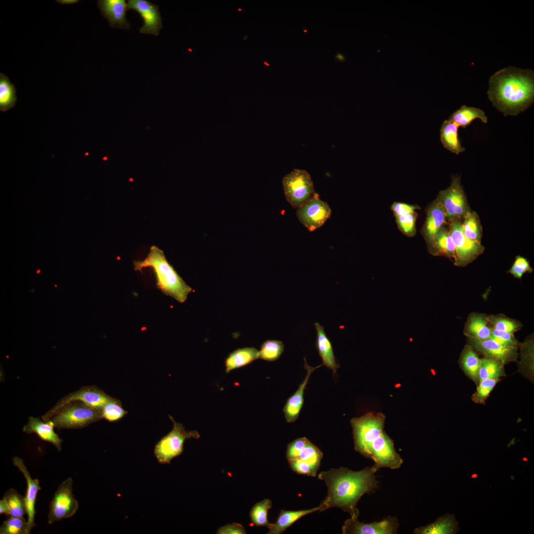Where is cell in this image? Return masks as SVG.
<instances>
[{"label":"cell","mask_w":534,"mask_h":534,"mask_svg":"<svg viewBox=\"0 0 534 534\" xmlns=\"http://www.w3.org/2000/svg\"><path fill=\"white\" fill-rule=\"evenodd\" d=\"M372 466L358 471L341 467L322 471L317 476L327 487L328 494L321 503L322 511L336 507L348 512L352 518H357L359 511L356 507L358 500L365 493L373 492L378 487Z\"/></svg>","instance_id":"obj_1"},{"label":"cell","mask_w":534,"mask_h":534,"mask_svg":"<svg viewBox=\"0 0 534 534\" xmlns=\"http://www.w3.org/2000/svg\"><path fill=\"white\" fill-rule=\"evenodd\" d=\"M489 85L490 100L505 116H516L534 102V76L530 69L503 68L491 76Z\"/></svg>","instance_id":"obj_2"},{"label":"cell","mask_w":534,"mask_h":534,"mask_svg":"<svg viewBox=\"0 0 534 534\" xmlns=\"http://www.w3.org/2000/svg\"><path fill=\"white\" fill-rule=\"evenodd\" d=\"M134 269L141 272L143 268L152 267L158 288L179 303H184L193 291L168 262L163 251L156 246L150 247L149 254L143 260L134 261Z\"/></svg>","instance_id":"obj_3"},{"label":"cell","mask_w":534,"mask_h":534,"mask_svg":"<svg viewBox=\"0 0 534 534\" xmlns=\"http://www.w3.org/2000/svg\"><path fill=\"white\" fill-rule=\"evenodd\" d=\"M385 420L383 413L374 412L351 419L356 451L368 458L371 444L384 431Z\"/></svg>","instance_id":"obj_4"},{"label":"cell","mask_w":534,"mask_h":534,"mask_svg":"<svg viewBox=\"0 0 534 534\" xmlns=\"http://www.w3.org/2000/svg\"><path fill=\"white\" fill-rule=\"evenodd\" d=\"M169 417L173 422V429L155 445L154 449V456L160 464H169L181 454L186 440L198 439L200 436L196 431H186L182 424L176 422L171 415Z\"/></svg>","instance_id":"obj_5"},{"label":"cell","mask_w":534,"mask_h":534,"mask_svg":"<svg viewBox=\"0 0 534 534\" xmlns=\"http://www.w3.org/2000/svg\"><path fill=\"white\" fill-rule=\"evenodd\" d=\"M102 419L99 410L81 401H73L62 407L51 418L58 429H80Z\"/></svg>","instance_id":"obj_6"},{"label":"cell","mask_w":534,"mask_h":534,"mask_svg":"<svg viewBox=\"0 0 534 534\" xmlns=\"http://www.w3.org/2000/svg\"><path fill=\"white\" fill-rule=\"evenodd\" d=\"M282 184L287 201L297 209L316 193L310 174L303 170L294 169L284 176Z\"/></svg>","instance_id":"obj_7"},{"label":"cell","mask_w":534,"mask_h":534,"mask_svg":"<svg viewBox=\"0 0 534 534\" xmlns=\"http://www.w3.org/2000/svg\"><path fill=\"white\" fill-rule=\"evenodd\" d=\"M436 201L444 209L446 219L449 222L460 220L470 211L460 177L452 178L450 186L441 191Z\"/></svg>","instance_id":"obj_8"},{"label":"cell","mask_w":534,"mask_h":534,"mask_svg":"<svg viewBox=\"0 0 534 534\" xmlns=\"http://www.w3.org/2000/svg\"><path fill=\"white\" fill-rule=\"evenodd\" d=\"M73 483L72 478H68L60 485L55 491L49 504L48 524L70 518L76 513L79 504L72 492Z\"/></svg>","instance_id":"obj_9"},{"label":"cell","mask_w":534,"mask_h":534,"mask_svg":"<svg viewBox=\"0 0 534 534\" xmlns=\"http://www.w3.org/2000/svg\"><path fill=\"white\" fill-rule=\"evenodd\" d=\"M448 231L455 246L454 265L465 267L484 252L485 248L481 243L472 241L465 236L460 220L450 222Z\"/></svg>","instance_id":"obj_10"},{"label":"cell","mask_w":534,"mask_h":534,"mask_svg":"<svg viewBox=\"0 0 534 534\" xmlns=\"http://www.w3.org/2000/svg\"><path fill=\"white\" fill-rule=\"evenodd\" d=\"M110 398L95 386H86L62 398L49 411L42 416L43 420H50L62 407L73 401H81L99 411Z\"/></svg>","instance_id":"obj_11"},{"label":"cell","mask_w":534,"mask_h":534,"mask_svg":"<svg viewBox=\"0 0 534 534\" xmlns=\"http://www.w3.org/2000/svg\"><path fill=\"white\" fill-rule=\"evenodd\" d=\"M368 458L374 461L373 466L377 471L383 467L398 469L403 463L395 450L393 441L385 431L371 444Z\"/></svg>","instance_id":"obj_12"},{"label":"cell","mask_w":534,"mask_h":534,"mask_svg":"<svg viewBox=\"0 0 534 534\" xmlns=\"http://www.w3.org/2000/svg\"><path fill=\"white\" fill-rule=\"evenodd\" d=\"M331 214L328 204L321 200L316 193L297 211L298 220L310 231L321 227L329 218Z\"/></svg>","instance_id":"obj_13"},{"label":"cell","mask_w":534,"mask_h":534,"mask_svg":"<svg viewBox=\"0 0 534 534\" xmlns=\"http://www.w3.org/2000/svg\"><path fill=\"white\" fill-rule=\"evenodd\" d=\"M399 523L396 517L388 516L379 522H360L357 518L346 520L342 526L343 534H394L397 533Z\"/></svg>","instance_id":"obj_14"},{"label":"cell","mask_w":534,"mask_h":534,"mask_svg":"<svg viewBox=\"0 0 534 534\" xmlns=\"http://www.w3.org/2000/svg\"><path fill=\"white\" fill-rule=\"evenodd\" d=\"M127 6L129 10L133 9L138 13L143 20L140 33L155 36L159 35L162 28V21L158 5L147 0H129Z\"/></svg>","instance_id":"obj_15"},{"label":"cell","mask_w":534,"mask_h":534,"mask_svg":"<svg viewBox=\"0 0 534 534\" xmlns=\"http://www.w3.org/2000/svg\"><path fill=\"white\" fill-rule=\"evenodd\" d=\"M467 338L468 344L486 357L496 359L504 365L517 359L518 347H504L490 339Z\"/></svg>","instance_id":"obj_16"},{"label":"cell","mask_w":534,"mask_h":534,"mask_svg":"<svg viewBox=\"0 0 534 534\" xmlns=\"http://www.w3.org/2000/svg\"><path fill=\"white\" fill-rule=\"evenodd\" d=\"M14 465L23 474L27 483V492L25 498L28 519L27 521L28 534L36 526L35 523V503L38 491L41 490L38 479L32 478L23 460L18 457L12 459Z\"/></svg>","instance_id":"obj_17"},{"label":"cell","mask_w":534,"mask_h":534,"mask_svg":"<svg viewBox=\"0 0 534 534\" xmlns=\"http://www.w3.org/2000/svg\"><path fill=\"white\" fill-rule=\"evenodd\" d=\"M97 6L110 26L126 30L130 28L131 24L126 17L129 10L126 0H99Z\"/></svg>","instance_id":"obj_18"},{"label":"cell","mask_w":534,"mask_h":534,"mask_svg":"<svg viewBox=\"0 0 534 534\" xmlns=\"http://www.w3.org/2000/svg\"><path fill=\"white\" fill-rule=\"evenodd\" d=\"M304 368L307 370L305 379L299 385L295 393L288 399L283 408L286 420L288 423L294 422L299 415L304 403V394L311 374L314 370L322 366V364L316 367H312L308 365L306 358H304Z\"/></svg>","instance_id":"obj_19"},{"label":"cell","mask_w":534,"mask_h":534,"mask_svg":"<svg viewBox=\"0 0 534 534\" xmlns=\"http://www.w3.org/2000/svg\"><path fill=\"white\" fill-rule=\"evenodd\" d=\"M445 223L446 218L444 209L435 200L427 209L426 219L422 229V233L429 251L433 246L436 234Z\"/></svg>","instance_id":"obj_20"},{"label":"cell","mask_w":534,"mask_h":534,"mask_svg":"<svg viewBox=\"0 0 534 534\" xmlns=\"http://www.w3.org/2000/svg\"><path fill=\"white\" fill-rule=\"evenodd\" d=\"M54 425L51 420L42 421L39 418L29 417L28 423L23 429L27 433H35L42 440L52 444L58 450H61L62 440L54 431Z\"/></svg>","instance_id":"obj_21"},{"label":"cell","mask_w":534,"mask_h":534,"mask_svg":"<svg viewBox=\"0 0 534 534\" xmlns=\"http://www.w3.org/2000/svg\"><path fill=\"white\" fill-rule=\"evenodd\" d=\"M314 325L317 334L316 347L322 360V365L331 369L335 374L339 365L335 357L331 342L324 332L323 326L318 322H315Z\"/></svg>","instance_id":"obj_22"},{"label":"cell","mask_w":534,"mask_h":534,"mask_svg":"<svg viewBox=\"0 0 534 534\" xmlns=\"http://www.w3.org/2000/svg\"><path fill=\"white\" fill-rule=\"evenodd\" d=\"M487 316L478 313L470 314L464 327V335L467 337L481 340L490 339L491 327L489 325Z\"/></svg>","instance_id":"obj_23"},{"label":"cell","mask_w":534,"mask_h":534,"mask_svg":"<svg viewBox=\"0 0 534 534\" xmlns=\"http://www.w3.org/2000/svg\"><path fill=\"white\" fill-rule=\"evenodd\" d=\"M322 511V506H318L309 509L290 511L281 510L276 522L270 524L267 527L268 534H280L284 532L289 527L302 517L316 511Z\"/></svg>","instance_id":"obj_24"},{"label":"cell","mask_w":534,"mask_h":534,"mask_svg":"<svg viewBox=\"0 0 534 534\" xmlns=\"http://www.w3.org/2000/svg\"><path fill=\"white\" fill-rule=\"evenodd\" d=\"M458 523L453 515L439 517L433 523L415 529L416 534H453L458 531Z\"/></svg>","instance_id":"obj_25"},{"label":"cell","mask_w":534,"mask_h":534,"mask_svg":"<svg viewBox=\"0 0 534 534\" xmlns=\"http://www.w3.org/2000/svg\"><path fill=\"white\" fill-rule=\"evenodd\" d=\"M458 126L452 121H444L440 129V139L445 148L453 153L459 154L465 150L458 139Z\"/></svg>","instance_id":"obj_26"},{"label":"cell","mask_w":534,"mask_h":534,"mask_svg":"<svg viewBox=\"0 0 534 534\" xmlns=\"http://www.w3.org/2000/svg\"><path fill=\"white\" fill-rule=\"evenodd\" d=\"M259 358V351L254 347L238 349L230 353L225 361V372L248 365Z\"/></svg>","instance_id":"obj_27"},{"label":"cell","mask_w":534,"mask_h":534,"mask_svg":"<svg viewBox=\"0 0 534 534\" xmlns=\"http://www.w3.org/2000/svg\"><path fill=\"white\" fill-rule=\"evenodd\" d=\"M460 364L466 375L478 385L480 358L469 344L466 345L462 351Z\"/></svg>","instance_id":"obj_28"},{"label":"cell","mask_w":534,"mask_h":534,"mask_svg":"<svg viewBox=\"0 0 534 534\" xmlns=\"http://www.w3.org/2000/svg\"><path fill=\"white\" fill-rule=\"evenodd\" d=\"M476 119L484 123L488 122V118L483 110L464 105L451 114L447 120L455 123L458 127L466 128Z\"/></svg>","instance_id":"obj_29"},{"label":"cell","mask_w":534,"mask_h":534,"mask_svg":"<svg viewBox=\"0 0 534 534\" xmlns=\"http://www.w3.org/2000/svg\"><path fill=\"white\" fill-rule=\"evenodd\" d=\"M429 251L434 255H444L454 259L455 246L448 230L444 225L436 234L433 246Z\"/></svg>","instance_id":"obj_30"},{"label":"cell","mask_w":534,"mask_h":534,"mask_svg":"<svg viewBox=\"0 0 534 534\" xmlns=\"http://www.w3.org/2000/svg\"><path fill=\"white\" fill-rule=\"evenodd\" d=\"M462 231L470 240L481 243L482 228L479 217L474 211H469L463 218Z\"/></svg>","instance_id":"obj_31"},{"label":"cell","mask_w":534,"mask_h":534,"mask_svg":"<svg viewBox=\"0 0 534 534\" xmlns=\"http://www.w3.org/2000/svg\"><path fill=\"white\" fill-rule=\"evenodd\" d=\"M17 101L15 86L7 76L0 74V110L4 112L13 108Z\"/></svg>","instance_id":"obj_32"},{"label":"cell","mask_w":534,"mask_h":534,"mask_svg":"<svg viewBox=\"0 0 534 534\" xmlns=\"http://www.w3.org/2000/svg\"><path fill=\"white\" fill-rule=\"evenodd\" d=\"M504 364L500 361L490 357L480 358L479 383L489 378H499L505 376Z\"/></svg>","instance_id":"obj_33"},{"label":"cell","mask_w":534,"mask_h":534,"mask_svg":"<svg viewBox=\"0 0 534 534\" xmlns=\"http://www.w3.org/2000/svg\"><path fill=\"white\" fill-rule=\"evenodd\" d=\"M5 502L9 511V516L23 517L27 514L25 498L16 490L10 489L4 494L2 498Z\"/></svg>","instance_id":"obj_34"},{"label":"cell","mask_w":534,"mask_h":534,"mask_svg":"<svg viewBox=\"0 0 534 534\" xmlns=\"http://www.w3.org/2000/svg\"><path fill=\"white\" fill-rule=\"evenodd\" d=\"M271 507L272 502L269 499L266 498L256 503L249 513L252 523L257 527H268L270 523L267 519V513Z\"/></svg>","instance_id":"obj_35"},{"label":"cell","mask_w":534,"mask_h":534,"mask_svg":"<svg viewBox=\"0 0 534 534\" xmlns=\"http://www.w3.org/2000/svg\"><path fill=\"white\" fill-rule=\"evenodd\" d=\"M100 412L102 418L109 422L117 421L128 413L123 408L121 401L111 397L104 404Z\"/></svg>","instance_id":"obj_36"},{"label":"cell","mask_w":534,"mask_h":534,"mask_svg":"<svg viewBox=\"0 0 534 534\" xmlns=\"http://www.w3.org/2000/svg\"><path fill=\"white\" fill-rule=\"evenodd\" d=\"M284 351V345L281 341L269 340L264 342L259 351V358L274 361L277 360Z\"/></svg>","instance_id":"obj_37"},{"label":"cell","mask_w":534,"mask_h":534,"mask_svg":"<svg viewBox=\"0 0 534 534\" xmlns=\"http://www.w3.org/2000/svg\"><path fill=\"white\" fill-rule=\"evenodd\" d=\"M487 318L489 323L492 325V328L497 330L514 334L522 327L519 321L501 314L490 315L488 316Z\"/></svg>","instance_id":"obj_38"},{"label":"cell","mask_w":534,"mask_h":534,"mask_svg":"<svg viewBox=\"0 0 534 534\" xmlns=\"http://www.w3.org/2000/svg\"><path fill=\"white\" fill-rule=\"evenodd\" d=\"M0 534H28L27 521L23 517H9L0 527Z\"/></svg>","instance_id":"obj_39"},{"label":"cell","mask_w":534,"mask_h":534,"mask_svg":"<svg viewBox=\"0 0 534 534\" xmlns=\"http://www.w3.org/2000/svg\"><path fill=\"white\" fill-rule=\"evenodd\" d=\"M499 378H489L479 382L476 391L472 396V400L475 403L485 404L487 399L493 389Z\"/></svg>","instance_id":"obj_40"},{"label":"cell","mask_w":534,"mask_h":534,"mask_svg":"<svg viewBox=\"0 0 534 534\" xmlns=\"http://www.w3.org/2000/svg\"><path fill=\"white\" fill-rule=\"evenodd\" d=\"M322 456V452L310 441L301 451L297 458L319 468Z\"/></svg>","instance_id":"obj_41"},{"label":"cell","mask_w":534,"mask_h":534,"mask_svg":"<svg viewBox=\"0 0 534 534\" xmlns=\"http://www.w3.org/2000/svg\"><path fill=\"white\" fill-rule=\"evenodd\" d=\"M396 222L400 229L405 235L411 236L416 232L415 222L417 214L415 212L407 215L396 216Z\"/></svg>","instance_id":"obj_42"},{"label":"cell","mask_w":534,"mask_h":534,"mask_svg":"<svg viewBox=\"0 0 534 534\" xmlns=\"http://www.w3.org/2000/svg\"><path fill=\"white\" fill-rule=\"evenodd\" d=\"M288 462L292 469L299 474L315 477L319 469L299 458L289 460Z\"/></svg>","instance_id":"obj_43"},{"label":"cell","mask_w":534,"mask_h":534,"mask_svg":"<svg viewBox=\"0 0 534 534\" xmlns=\"http://www.w3.org/2000/svg\"><path fill=\"white\" fill-rule=\"evenodd\" d=\"M533 271L529 261L521 256H517L508 272L515 277L521 279L523 275L527 272L532 273Z\"/></svg>","instance_id":"obj_44"},{"label":"cell","mask_w":534,"mask_h":534,"mask_svg":"<svg viewBox=\"0 0 534 534\" xmlns=\"http://www.w3.org/2000/svg\"><path fill=\"white\" fill-rule=\"evenodd\" d=\"M310 442L306 437L299 438L289 444L286 450V457L288 461L296 459L301 451Z\"/></svg>","instance_id":"obj_45"},{"label":"cell","mask_w":534,"mask_h":534,"mask_svg":"<svg viewBox=\"0 0 534 534\" xmlns=\"http://www.w3.org/2000/svg\"><path fill=\"white\" fill-rule=\"evenodd\" d=\"M244 527L240 524L233 523L220 527L217 531V534H245Z\"/></svg>","instance_id":"obj_46"},{"label":"cell","mask_w":534,"mask_h":534,"mask_svg":"<svg viewBox=\"0 0 534 534\" xmlns=\"http://www.w3.org/2000/svg\"><path fill=\"white\" fill-rule=\"evenodd\" d=\"M417 206L403 203L395 202L392 206L391 209L395 216H401L415 212Z\"/></svg>","instance_id":"obj_47"},{"label":"cell","mask_w":534,"mask_h":534,"mask_svg":"<svg viewBox=\"0 0 534 534\" xmlns=\"http://www.w3.org/2000/svg\"><path fill=\"white\" fill-rule=\"evenodd\" d=\"M491 335L499 338L509 343L513 347H518L519 343L515 338L514 334L509 332L497 330L491 327Z\"/></svg>","instance_id":"obj_48"},{"label":"cell","mask_w":534,"mask_h":534,"mask_svg":"<svg viewBox=\"0 0 534 534\" xmlns=\"http://www.w3.org/2000/svg\"><path fill=\"white\" fill-rule=\"evenodd\" d=\"M0 514L9 516V511L5 502L3 499L0 501Z\"/></svg>","instance_id":"obj_49"},{"label":"cell","mask_w":534,"mask_h":534,"mask_svg":"<svg viewBox=\"0 0 534 534\" xmlns=\"http://www.w3.org/2000/svg\"><path fill=\"white\" fill-rule=\"evenodd\" d=\"M58 3L63 4H71L77 3L79 1L78 0H56Z\"/></svg>","instance_id":"obj_50"},{"label":"cell","mask_w":534,"mask_h":534,"mask_svg":"<svg viewBox=\"0 0 534 534\" xmlns=\"http://www.w3.org/2000/svg\"><path fill=\"white\" fill-rule=\"evenodd\" d=\"M40 272V270H37V273H39Z\"/></svg>","instance_id":"obj_51"}]
</instances>
